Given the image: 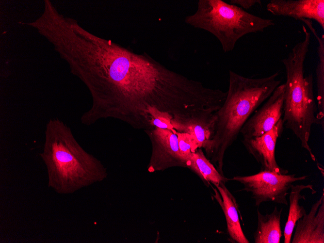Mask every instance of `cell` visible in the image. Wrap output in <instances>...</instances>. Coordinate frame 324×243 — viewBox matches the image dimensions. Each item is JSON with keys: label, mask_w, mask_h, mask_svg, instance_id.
Instances as JSON below:
<instances>
[{"label": "cell", "mask_w": 324, "mask_h": 243, "mask_svg": "<svg viewBox=\"0 0 324 243\" xmlns=\"http://www.w3.org/2000/svg\"><path fill=\"white\" fill-rule=\"evenodd\" d=\"M313 34L318 42V64L316 68V83L317 88L318 117L322 130L324 129V35L320 36L317 32L310 20L303 21Z\"/></svg>", "instance_id": "cell-17"}, {"label": "cell", "mask_w": 324, "mask_h": 243, "mask_svg": "<svg viewBox=\"0 0 324 243\" xmlns=\"http://www.w3.org/2000/svg\"><path fill=\"white\" fill-rule=\"evenodd\" d=\"M281 118L269 131L262 135L243 138L242 142L246 150L260 165V171H267L279 174H287L288 171L279 166L275 159V150L277 140L283 131Z\"/></svg>", "instance_id": "cell-9"}, {"label": "cell", "mask_w": 324, "mask_h": 243, "mask_svg": "<svg viewBox=\"0 0 324 243\" xmlns=\"http://www.w3.org/2000/svg\"><path fill=\"white\" fill-rule=\"evenodd\" d=\"M283 209L275 207L270 213L257 211L258 224L253 234L255 243H279L282 236L280 219Z\"/></svg>", "instance_id": "cell-13"}, {"label": "cell", "mask_w": 324, "mask_h": 243, "mask_svg": "<svg viewBox=\"0 0 324 243\" xmlns=\"http://www.w3.org/2000/svg\"><path fill=\"white\" fill-rule=\"evenodd\" d=\"M215 187L214 197L225 215L227 231L231 241L237 243H249L241 226L235 198L225 183L221 182Z\"/></svg>", "instance_id": "cell-12"}, {"label": "cell", "mask_w": 324, "mask_h": 243, "mask_svg": "<svg viewBox=\"0 0 324 243\" xmlns=\"http://www.w3.org/2000/svg\"><path fill=\"white\" fill-rule=\"evenodd\" d=\"M180 152L186 162L192 154L198 148L195 139L190 134L177 131Z\"/></svg>", "instance_id": "cell-18"}, {"label": "cell", "mask_w": 324, "mask_h": 243, "mask_svg": "<svg viewBox=\"0 0 324 243\" xmlns=\"http://www.w3.org/2000/svg\"><path fill=\"white\" fill-rule=\"evenodd\" d=\"M284 84H280L250 116L240 133L243 138L257 137L270 130L282 118Z\"/></svg>", "instance_id": "cell-8"}, {"label": "cell", "mask_w": 324, "mask_h": 243, "mask_svg": "<svg viewBox=\"0 0 324 243\" xmlns=\"http://www.w3.org/2000/svg\"><path fill=\"white\" fill-rule=\"evenodd\" d=\"M306 189H310L313 194L316 192L311 184H292L290 189V192L289 194L290 201L289 214L283 232L284 243L291 242L296 222L307 213L305 208L299 205V201L301 199L306 200L305 196L301 194L302 191Z\"/></svg>", "instance_id": "cell-16"}, {"label": "cell", "mask_w": 324, "mask_h": 243, "mask_svg": "<svg viewBox=\"0 0 324 243\" xmlns=\"http://www.w3.org/2000/svg\"><path fill=\"white\" fill-rule=\"evenodd\" d=\"M308 177L260 171L252 175L234 176L232 179L241 183L243 186V190L251 194L257 207L265 202L288 206L287 196L292 185L295 182L306 179Z\"/></svg>", "instance_id": "cell-6"}, {"label": "cell", "mask_w": 324, "mask_h": 243, "mask_svg": "<svg viewBox=\"0 0 324 243\" xmlns=\"http://www.w3.org/2000/svg\"><path fill=\"white\" fill-rule=\"evenodd\" d=\"M187 168L196 174L208 186L211 183L215 186L221 182L226 183L228 180L218 171L202 148H198L192 154L187 162Z\"/></svg>", "instance_id": "cell-15"}, {"label": "cell", "mask_w": 324, "mask_h": 243, "mask_svg": "<svg viewBox=\"0 0 324 243\" xmlns=\"http://www.w3.org/2000/svg\"><path fill=\"white\" fill-rule=\"evenodd\" d=\"M302 27L304 39L295 44L287 57L281 61L286 74L282 120L284 127L292 131L301 146L315 161L308 141L312 126L320 125V122L314 96L313 76L304 75V63L309 50L311 32L305 25Z\"/></svg>", "instance_id": "cell-4"}, {"label": "cell", "mask_w": 324, "mask_h": 243, "mask_svg": "<svg viewBox=\"0 0 324 243\" xmlns=\"http://www.w3.org/2000/svg\"><path fill=\"white\" fill-rule=\"evenodd\" d=\"M145 132L152 145V154L147 166L149 172L173 167H187L179 149L177 131L155 127Z\"/></svg>", "instance_id": "cell-7"}, {"label": "cell", "mask_w": 324, "mask_h": 243, "mask_svg": "<svg viewBox=\"0 0 324 243\" xmlns=\"http://www.w3.org/2000/svg\"><path fill=\"white\" fill-rule=\"evenodd\" d=\"M292 243H324V192L296 223Z\"/></svg>", "instance_id": "cell-11"}, {"label": "cell", "mask_w": 324, "mask_h": 243, "mask_svg": "<svg viewBox=\"0 0 324 243\" xmlns=\"http://www.w3.org/2000/svg\"><path fill=\"white\" fill-rule=\"evenodd\" d=\"M185 22L213 34L225 53L232 51L245 35L263 32L275 24L272 19L255 16L222 0H199L196 11L186 16Z\"/></svg>", "instance_id": "cell-5"}, {"label": "cell", "mask_w": 324, "mask_h": 243, "mask_svg": "<svg viewBox=\"0 0 324 243\" xmlns=\"http://www.w3.org/2000/svg\"><path fill=\"white\" fill-rule=\"evenodd\" d=\"M42 36L88 89L92 105L81 117L90 126L113 118L133 128L153 129L156 111L173 118L192 113L202 98V83L171 70L146 53H136L97 36L77 20L56 14Z\"/></svg>", "instance_id": "cell-1"}, {"label": "cell", "mask_w": 324, "mask_h": 243, "mask_svg": "<svg viewBox=\"0 0 324 243\" xmlns=\"http://www.w3.org/2000/svg\"><path fill=\"white\" fill-rule=\"evenodd\" d=\"M278 72L252 78L229 71V86L222 106L211 120V138L204 148L206 157L222 175L227 149L236 140L247 119L280 84Z\"/></svg>", "instance_id": "cell-2"}, {"label": "cell", "mask_w": 324, "mask_h": 243, "mask_svg": "<svg viewBox=\"0 0 324 243\" xmlns=\"http://www.w3.org/2000/svg\"><path fill=\"white\" fill-rule=\"evenodd\" d=\"M40 155L47 168L48 187L59 194L74 193L108 176L100 161L81 146L70 127L58 118L46 125Z\"/></svg>", "instance_id": "cell-3"}, {"label": "cell", "mask_w": 324, "mask_h": 243, "mask_svg": "<svg viewBox=\"0 0 324 243\" xmlns=\"http://www.w3.org/2000/svg\"><path fill=\"white\" fill-rule=\"evenodd\" d=\"M266 10L274 15L302 22L315 20L324 29V0H271L267 4Z\"/></svg>", "instance_id": "cell-10"}, {"label": "cell", "mask_w": 324, "mask_h": 243, "mask_svg": "<svg viewBox=\"0 0 324 243\" xmlns=\"http://www.w3.org/2000/svg\"><path fill=\"white\" fill-rule=\"evenodd\" d=\"M229 4L235 5L243 10L249 9L256 4H261L260 0H230Z\"/></svg>", "instance_id": "cell-19"}, {"label": "cell", "mask_w": 324, "mask_h": 243, "mask_svg": "<svg viewBox=\"0 0 324 243\" xmlns=\"http://www.w3.org/2000/svg\"><path fill=\"white\" fill-rule=\"evenodd\" d=\"M212 115L173 118L171 123L177 131L190 134L195 139L198 148H204L211 138L210 125Z\"/></svg>", "instance_id": "cell-14"}]
</instances>
